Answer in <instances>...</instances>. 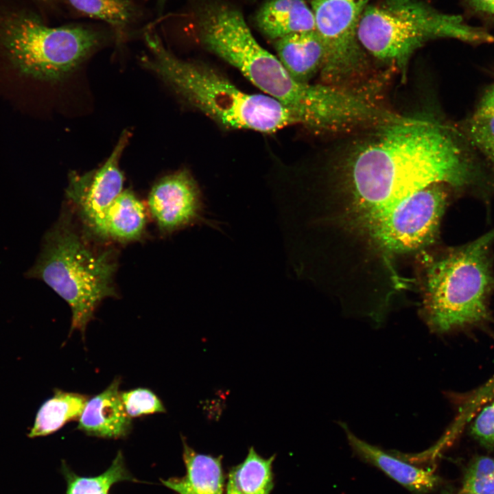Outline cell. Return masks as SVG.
Returning <instances> with one entry per match:
<instances>
[{
	"label": "cell",
	"mask_w": 494,
	"mask_h": 494,
	"mask_svg": "<svg viewBox=\"0 0 494 494\" xmlns=\"http://www.w3.org/2000/svg\"><path fill=\"white\" fill-rule=\"evenodd\" d=\"M374 138L349 157V216L367 232L386 210L435 184L488 197L494 168L461 128L428 115H388Z\"/></svg>",
	"instance_id": "1"
},
{
	"label": "cell",
	"mask_w": 494,
	"mask_h": 494,
	"mask_svg": "<svg viewBox=\"0 0 494 494\" xmlns=\"http://www.w3.org/2000/svg\"><path fill=\"white\" fill-rule=\"evenodd\" d=\"M198 31L209 51L281 103L298 124L320 131H338L368 119L370 105L363 93L295 80L278 58L256 40L242 13L233 5L219 3L207 6L200 16Z\"/></svg>",
	"instance_id": "2"
},
{
	"label": "cell",
	"mask_w": 494,
	"mask_h": 494,
	"mask_svg": "<svg viewBox=\"0 0 494 494\" xmlns=\"http://www.w3.org/2000/svg\"><path fill=\"white\" fill-rule=\"evenodd\" d=\"M149 55L141 62L183 101L229 129L275 132L298 124L294 115L274 99L242 91L226 78L203 63L174 55L154 32L145 34Z\"/></svg>",
	"instance_id": "3"
},
{
	"label": "cell",
	"mask_w": 494,
	"mask_h": 494,
	"mask_svg": "<svg viewBox=\"0 0 494 494\" xmlns=\"http://www.w3.org/2000/svg\"><path fill=\"white\" fill-rule=\"evenodd\" d=\"M99 34L82 26L49 27L31 15L10 16L0 29V89L26 102L31 86L65 78L98 46Z\"/></svg>",
	"instance_id": "4"
},
{
	"label": "cell",
	"mask_w": 494,
	"mask_h": 494,
	"mask_svg": "<svg viewBox=\"0 0 494 494\" xmlns=\"http://www.w3.org/2000/svg\"><path fill=\"white\" fill-rule=\"evenodd\" d=\"M116 269L114 252L92 247L64 214L45 234L36 261L24 276L44 281L66 301L72 313L70 334L78 330L84 336L99 303L117 296Z\"/></svg>",
	"instance_id": "5"
},
{
	"label": "cell",
	"mask_w": 494,
	"mask_h": 494,
	"mask_svg": "<svg viewBox=\"0 0 494 494\" xmlns=\"http://www.w3.org/2000/svg\"><path fill=\"white\" fill-rule=\"evenodd\" d=\"M494 228L445 251L427 273L423 316L435 333L478 326L491 318Z\"/></svg>",
	"instance_id": "6"
},
{
	"label": "cell",
	"mask_w": 494,
	"mask_h": 494,
	"mask_svg": "<svg viewBox=\"0 0 494 494\" xmlns=\"http://www.w3.org/2000/svg\"><path fill=\"white\" fill-rule=\"evenodd\" d=\"M357 38L364 50L395 66L403 75L412 55L430 40L494 43V36L484 28L468 24L460 15L438 11L422 0H384L368 5Z\"/></svg>",
	"instance_id": "7"
},
{
	"label": "cell",
	"mask_w": 494,
	"mask_h": 494,
	"mask_svg": "<svg viewBox=\"0 0 494 494\" xmlns=\"http://www.w3.org/2000/svg\"><path fill=\"white\" fill-rule=\"evenodd\" d=\"M370 0H309L315 30L325 50L320 74L324 84L349 89L367 67L357 38L358 26Z\"/></svg>",
	"instance_id": "8"
},
{
	"label": "cell",
	"mask_w": 494,
	"mask_h": 494,
	"mask_svg": "<svg viewBox=\"0 0 494 494\" xmlns=\"http://www.w3.org/2000/svg\"><path fill=\"white\" fill-rule=\"evenodd\" d=\"M443 184H435L403 199L381 214L368 233L390 252H406L436 239L448 195Z\"/></svg>",
	"instance_id": "9"
},
{
	"label": "cell",
	"mask_w": 494,
	"mask_h": 494,
	"mask_svg": "<svg viewBox=\"0 0 494 494\" xmlns=\"http://www.w3.org/2000/svg\"><path fill=\"white\" fill-rule=\"evenodd\" d=\"M150 211L160 229L166 233L193 225L219 228L207 217L200 187L186 169L162 178L152 187L148 199Z\"/></svg>",
	"instance_id": "10"
},
{
	"label": "cell",
	"mask_w": 494,
	"mask_h": 494,
	"mask_svg": "<svg viewBox=\"0 0 494 494\" xmlns=\"http://www.w3.org/2000/svg\"><path fill=\"white\" fill-rule=\"evenodd\" d=\"M128 139L129 132H124L109 157L99 168L83 174L72 172L69 175L67 196L92 231L123 191L124 176L119 163Z\"/></svg>",
	"instance_id": "11"
},
{
	"label": "cell",
	"mask_w": 494,
	"mask_h": 494,
	"mask_svg": "<svg viewBox=\"0 0 494 494\" xmlns=\"http://www.w3.org/2000/svg\"><path fill=\"white\" fill-rule=\"evenodd\" d=\"M353 451L363 460L374 465L390 478L414 494L434 491L440 478L433 470L412 464L403 456L390 454L356 437L345 424H340Z\"/></svg>",
	"instance_id": "12"
},
{
	"label": "cell",
	"mask_w": 494,
	"mask_h": 494,
	"mask_svg": "<svg viewBox=\"0 0 494 494\" xmlns=\"http://www.w3.org/2000/svg\"><path fill=\"white\" fill-rule=\"evenodd\" d=\"M120 381V378L115 379L104 391L88 399L78 419V430L90 436L108 438L129 434L132 421L121 401Z\"/></svg>",
	"instance_id": "13"
},
{
	"label": "cell",
	"mask_w": 494,
	"mask_h": 494,
	"mask_svg": "<svg viewBox=\"0 0 494 494\" xmlns=\"http://www.w3.org/2000/svg\"><path fill=\"white\" fill-rule=\"evenodd\" d=\"M277 57L297 82L309 83L320 72L325 50L314 31L292 34L274 41Z\"/></svg>",
	"instance_id": "14"
},
{
	"label": "cell",
	"mask_w": 494,
	"mask_h": 494,
	"mask_svg": "<svg viewBox=\"0 0 494 494\" xmlns=\"http://www.w3.org/2000/svg\"><path fill=\"white\" fill-rule=\"evenodd\" d=\"M255 23L264 36L274 41L316 30L313 12L305 0H268L258 10Z\"/></svg>",
	"instance_id": "15"
},
{
	"label": "cell",
	"mask_w": 494,
	"mask_h": 494,
	"mask_svg": "<svg viewBox=\"0 0 494 494\" xmlns=\"http://www.w3.org/2000/svg\"><path fill=\"white\" fill-rule=\"evenodd\" d=\"M184 439L186 475L162 480L163 484L179 494H223L222 456L198 454Z\"/></svg>",
	"instance_id": "16"
},
{
	"label": "cell",
	"mask_w": 494,
	"mask_h": 494,
	"mask_svg": "<svg viewBox=\"0 0 494 494\" xmlns=\"http://www.w3.org/2000/svg\"><path fill=\"white\" fill-rule=\"evenodd\" d=\"M146 223L145 208L130 190L122 191L107 208L93 232L121 242L140 238Z\"/></svg>",
	"instance_id": "17"
},
{
	"label": "cell",
	"mask_w": 494,
	"mask_h": 494,
	"mask_svg": "<svg viewBox=\"0 0 494 494\" xmlns=\"http://www.w3.org/2000/svg\"><path fill=\"white\" fill-rule=\"evenodd\" d=\"M89 399L84 395L55 389L54 395L38 409L28 437L51 434L69 421L79 419Z\"/></svg>",
	"instance_id": "18"
},
{
	"label": "cell",
	"mask_w": 494,
	"mask_h": 494,
	"mask_svg": "<svg viewBox=\"0 0 494 494\" xmlns=\"http://www.w3.org/2000/svg\"><path fill=\"white\" fill-rule=\"evenodd\" d=\"M274 458H263L251 447L245 460L230 471L225 494H269L273 487Z\"/></svg>",
	"instance_id": "19"
},
{
	"label": "cell",
	"mask_w": 494,
	"mask_h": 494,
	"mask_svg": "<svg viewBox=\"0 0 494 494\" xmlns=\"http://www.w3.org/2000/svg\"><path fill=\"white\" fill-rule=\"evenodd\" d=\"M64 473L67 481V494H108L113 484L133 480L125 467L121 451L110 467L98 476L80 477L66 467H64Z\"/></svg>",
	"instance_id": "20"
},
{
	"label": "cell",
	"mask_w": 494,
	"mask_h": 494,
	"mask_svg": "<svg viewBox=\"0 0 494 494\" xmlns=\"http://www.w3.org/2000/svg\"><path fill=\"white\" fill-rule=\"evenodd\" d=\"M78 12L122 30L131 21L134 10L128 0H67Z\"/></svg>",
	"instance_id": "21"
},
{
	"label": "cell",
	"mask_w": 494,
	"mask_h": 494,
	"mask_svg": "<svg viewBox=\"0 0 494 494\" xmlns=\"http://www.w3.org/2000/svg\"><path fill=\"white\" fill-rule=\"evenodd\" d=\"M460 127L473 145L494 168V115L473 113Z\"/></svg>",
	"instance_id": "22"
},
{
	"label": "cell",
	"mask_w": 494,
	"mask_h": 494,
	"mask_svg": "<svg viewBox=\"0 0 494 494\" xmlns=\"http://www.w3.org/2000/svg\"><path fill=\"white\" fill-rule=\"evenodd\" d=\"M461 491L470 494H494V459L475 457L469 464Z\"/></svg>",
	"instance_id": "23"
},
{
	"label": "cell",
	"mask_w": 494,
	"mask_h": 494,
	"mask_svg": "<svg viewBox=\"0 0 494 494\" xmlns=\"http://www.w3.org/2000/svg\"><path fill=\"white\" fill-rule=\"evenodd\" d=\"M121 398L124 409L130 418L165 412L161 401L149 389L137 388L123 392H121Z\"/></svg>",
	"instance_id": "24"
},
{
	"label": "cell",
	"mask_w": 494,
	"mask_h": 494,
	"mask_svg": "<svg viewBox=\"0 0 494 494\" xmlns=\"http://www.w3.org/2000/svg\"><path fill=\"white\" fill-rule=\"evenodd\" d=\"M470 431L480 445L487 449H494V399L479 413Z\"/></svg>",
	"instance_id": "25"
},
{
	"label": "cell",
	"mask_w": 494,
	"mask_h": 494,
	"mask_svg": "<svg viewBox=\"0 0 494 494\" xmlns=\"http://www.w3.org/2000/svg\"><path fill=\"white\" fill-rule=\"evenodd\" d=\"M473 113L494 115V83L486 91Z\"/></svg>",
	"instance_id": "26"
},
{
	"label": "cell",
	"mask_w": 494,
	"mask_h": 494,
	"mask_svg": "<svg viewBox=\"0 0 494 494\" xmlns=\"http://www.w3.org/2000/svg\"><path fill=\"white\" fill-rule=\"evenodd\" d=\"M467 2L477 12L494 17V0H467Z\"/></svg>",
	"instance_id": "27"
},
{
	"label": "cell",
	"mask_w": 494,
	"mask_h": 494,
	"mask_svg": "<svg viewBox=\"0 0 494 494\" xmlns=\"http://www.w3.org/2000/svg\"><path fill=\"white\" fill-rule=\"evenodd\" d=\"M441 494H470V493H464V492H462V491H460V492H458V493H453V492H451V491H444L443 492H442Z\"/></svg>",
	"instance_id": "28"
}]
</instances>
